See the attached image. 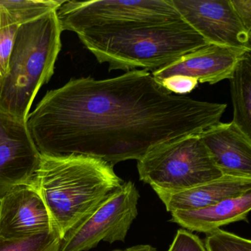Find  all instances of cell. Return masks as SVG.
<instances>
[{
    "mask_svg": "<svg viewBox=\"0 0 251 251\" xmlns=\"http://www.w3.org/2000/svg\"><path fill=\"white\" fill-rule=\"evenodd\" d=\"M225 103L175 95L145 70L73 78L47 92L27 126L41 154L80 155L112 166L220 123Z\"/></svg>",
    "mask_w": 251,
    "mask_h": 251,
    "instance_id": "cell-1",
    "label": "cell"
},
{
    "mask_svg": "<svg viewBox=\"0 0 251 251\" xmlns=\"http://www.w3.org/2000/svg\"><path fill=\"white\" fill-rule=\"evenodd\" d=\"M123 183L114 166L100 158L44 154L30 181L61 239Z\"/></svg>",
    "mask_w": 251,
    "mask_h": 251,
    "instance_id": "cell-2",
    "label": "cell"
},
{
    "mask_svg": "<svg viewBox=\"0 0 251 251\" xmlns=\"http://www.w3.org/2000/svg\"><path fill=\"white\" fill-rule=\"evenodd\" d=\"M98 62L109 71L155 70L208 45L183 20L123 28L86 30L77 33Z\"/></svg>",
    "mask_w": 251,
    "mask_h": 251,
    "instance_id": "cell-3",
    "label": "cell"
},
{
    "mask_svg": "<svg viewBox=\"0 0 251 251\" xmlns=\"http://www.w3.org/2000/svg\"><path fill=\"white\" fill-rule=\"evenodd\" d=\"M56 11L22 25L0 81V110L27 122L39 89L54 74L61 50Z\"/></svg>",
    "mask_w": 251,
    "mask_h": 251,
    "instance_id": "cell-4",
    "label": "cell"
},
{
    "mask_svg": "<svg viewBox=\"0 0 251 251\" xmlns=\"http://www.w3.org/2000/svg\"><path fill=\"white\" fill-rule=\"evenodd\" d=\"M137 161L139 178L155 193L180 192L223 176L198 133L161 144Z\"/></svg>",
    "mask_w": 251,
    "mask_h": 251,
    "instance_id": "cell-5",
    "label": "cell"
},
{
    "mask_svg": "<svg viewBox=\"0 0 251 251\" xmlns=\"http://www.w3.org/2000/svg\"><path fill=\"white\" fill-rule=\"evenodd\" d=\"M61 31L123 28L180 21L171 0L64 1L57 9Z\"/></svg>",
    "mask_w": 251,
    "mask_h": 251,
    "instance_id": "cell-6",
    "label": "cell"
},
{
    "mask_svg": "<svg viewBox=\"0 0 251 251\" xmlns=\"http://www.w3.org/2000/svg\"><path fill=\"white\" fill-rule=\"evenodd\" d=\"M139 198L134 183L124 182L66 233L60 251H88L102 241L110 244L124 242L137 217Z\"/></svg>",
    "mask_w": 251,
    "mask_h": 251,
    "instance_id": "cell-7",
    "label": "cell"
},
{
    "mask_svg": "<svg viewBox=\"0 0 251 251\" xmlns=\"http://www.w3.org/2000/svg\"><path fill=\"white\" fill-rule=\"evenodd\" d=\"M182 20L208 44L251 50V33L230 0H171Z\"/></svg>",
    "mask_w": 251,
    "mask_h": 251,
    "instance_id": "cell-8",
    "label": "cell"
},
{
    "mask_svg": "<svg viewBox=\"0 0 251 251\" xmlns=\"http://www.w3.org/2000/svg\"><path fill=\"white\" fill-rule=\"evenodd\" d=\"M40 160L27 122L0 110V198L16 186L30 183Z\"/></svg>",
    "mask_w": 251,
    "mask_h": 251,
    "instance_id": "cell-9",
    "label": "cell"
},
{
    "mask_svg": "<svg viewBox=\"0 0 251 251\" xmlns=\"http://www.w3.org/2000/svg\"><path fill=\"white\" fill-rule=\"evenodd\" d=\"M52 230L49 211L31 183L16 186L0 198V237L23 239Z\"/></svg>",
    "mask_w": 251,
    "mask_h": 251,
    "instance_id": "cell-10",
    "label": "cell"
},
{
    "mask_svg": "<svg viewBox=\"0 0 251 251\" xmlns=\"http://www.w3.org/2000/svg\"><path fill=\"white\" fill-rule=\"evenodd\" d=\"M251 52L249 50L208 44L155 70L152 75L157 82L180 75L193 77L201 83L216 84L229 80L239 63Z\"/></svg>",
    "mask_w": 251,
    "mask_h": 251,
    "instance_id": "cell-11",
    "label": "cell"
},
{
    "mask_svg": "<svg viewBox=\"0 0 251 251\" xmlns=\"http://www.w3.org/2000/svg\"><path fill=\"white\" fill-rule=\"evenodd\" d=\"M198 134L223 176L251 178V138L236 125L217 123Z\"/></svg>",
    "mask_w": 251,
    "mask_h": 251,
    "instance_id": "cell-12",
    "label": "cell"
},
{
    "mask_svg": "<svg viewBox=\"0 0 251 251\" xmlns=\"http://www.w3.org/2000/svg\"><path fill=\"white\" fill-rule=\"evenodd\" d=\"M251 191V178L223 176L174 193L158 192L168 212L204 208Z\"/></svg>",
    "mask_w": 251,
    "mask_h": 251,
    "instance_id": "cell-13",
    "label": "cell"
},
{
    "mask_svg": "<svg viewBox=\"0 0 251 251\" xmlns=\"http://www.w3.org/2000/svg\"><path fill=\"white\" fill-rule=\"evenodd\" d=\"M62 0H1L0 3V81L7 68L22 25L57 11Z\"/></svg>",
    "mask_w": 251,
    "mask_h": 251,
    "instance_id": "cell-14",
    "label": "cell"
},
{
    "mask_svg": "<svg viewBox=\"0 0 251 251\" xmlns=\"http://www.w3.org/2000/svg\"><path fill=\"white\" fill-rule=\"evenodd\" d=\"M251 209V191L204 208L171 212L172 223L190 231L210 233L222 226L247 221Z\"/></svg>",
    "mask_w": 251,
    "mask_h": 251,
    "instance_id": "cell-15",
    "label": "cell"
},
{
    "mask_svg": "<svg viewBox=\"0 0 251 251\" xmlns=\"http://www.w3.org/2000/svg\"><path fill=\"white\" fill-rule=\"evenodd\" d=\"M251 52L247 53L242 58L229 79L233 106V119L231 122L250 138H251Z\"/></svg>",
    "mask_w": 251,
    "mask_h": 251,
    "instance_id": "cell-16",
    "label": "cell"
},
{
    "mask_svg": "<svg viewBox=\"0 0 251 251\" xmlns=\"http://www.w3.org/2000/svg\"><path fill=\"white\" fill-rule=\"evenodd\" d=\"M61 240L55 230L23 239L0 237V251H60Z\"/></svg>",
    "mask_w": 251,
    "mask_h": 251,
    "instance_id": "cell-17",
    "label": "cell"
},
{
    "mask_svg": "<svg viewBox=\"0 0 251 251\" xmlns=\"http://www.w3.org/2000/svg\"><path fill=\"white\" fill-rule=\"evenodd\" d=\"M206 251H251V241L219 228L206 233Z\"/></svg>",
    "mask_w": 251,
    "mask_h": 251,
    "instance_id": "cell-18",
    "label": "cell"
},
{
    "mask_svg": "<svg viewBox=\"0 0 251 251\" xmlns=\"http://www.w3.org/2000/svg\"><path fill=\"white\" fill-rule=\"evenodd\" d=\"M167 251H206V249L204 242L197 235L185 229H179Z\"/></svg>",
    "mask_w": 251,
    "mask_h": 251,
    "instance_id": "cell-19",
    "label": "cell"
},
{
    "mask_svg": "<svg viewBox=\"0 0 251 251\" xmlns=\"http://www.w3.org/2000/svg\"><path fill=\"white\" fill-rule=\"evenodd\" d=\"M158 83L171 93L186 95L192 92L198 86L199 82L193 77L177 75L166 77Z\"/></svg>",
    "mask_w": 251,
    "mask_h": 251,
    "instance_id": "cell-20",
    "label": "cell"
},
{
    "mask_svg": "<svg viewBox=\"0 0 251 251\" xmlns=\"http://www.w3.org/2000/svg\"><path fill=\"white\" fill-rule=\"evenodd\" d=\"M230 3L244 27L251 33V0H230Z\"/></svg>",
    "mask_w": 251,
    "mask_h": 251,
    "instance_id": "cell-21",
    "label": "cell"
},
{
    "mask_svg": "<svg viewBox=\"0 0 251 251\" xmlns=\"http://www.w3.org/2000/svg\"><path fill=\"white\" fill-rule=\"evenodd\" d=\"M126 251H157V250L151 245H139L127 248Z\"/></svg>",
    "mask_w": 251,
    "mask_h": 251,
    "instance_id": "cell-22",
    "label": "cell"
},
{
    "mask_svg": "<svg viewBox=\"0 0 251 251\" xmlns=\"http://www.w3.org/2000/svg\"></svg>",
    "mask_w": 251,
    "mask_h": 251,
    "instance_id": "cell-23",
    "label": "cell"
}]
</instances>
